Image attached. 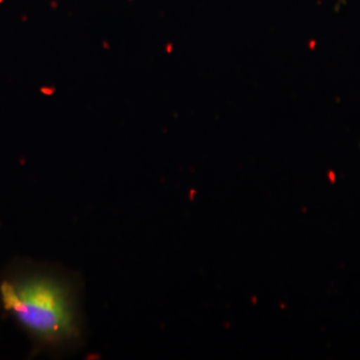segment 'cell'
<instances>
[{
    "label": "cell",
    "instance_id": "1",
    "mask_svg": "<svg viewBox=\"0 0 360 360\" xmlns=\"http://www.w3.org/2000/svg\"><path fill=\"white\" fill-rule=\"evenodd\" d=\"M0 303L39 352L63 356L84 345L82 283L70 270L56 264L22 267L0 283Z\"/></svg>",
    "mask_w": 360,
    "mask_h": 360
}]
</instances>
